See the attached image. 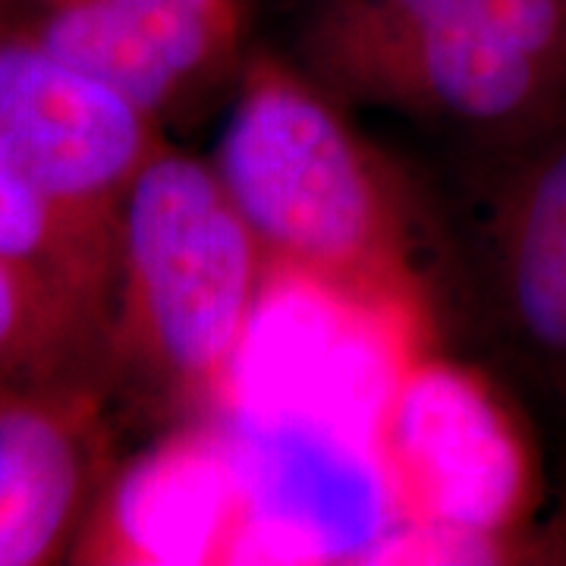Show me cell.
Segmentation results:
<instances>
[{
	"label": "cell",
	"mask_w": 566,
	"mask_h": 566,
	"mask_svg": "<svg viewBox=\"0 0 566 566\" xmlns=\"http://www.w3.org/2000/svg\"><path fill=\"white\" fill-rule=\"evenodd\" d=\"M155 123L0 13V259L85 327L102 356L123 205L158 148Z\"/></svg>",
	"instance_id": "cell-1"
},
{
	"label": "cell",
	"mask_w": 566,
	"mask_h": 566,
	"mask_svg": "<svg viewBox=\"0 0 566 566\" xmlns=\"http://www.w3.org/2000/svg\"><path fill=\"white\" fill-rule=\"evenodd\" d=\"M268 283L262 245L214 167L158 145L123 205L107 394L221 409Z\"/></svg>",
	"instance_id": "cell-2"
},
{
	"label": "cell",
	"mask_w": 566,
	"mask_h": 566,
	"mask_svg": "<svg viewBox=\"0 0 566 566\" xmlns=\"http://www.w3.org/2000/svg\"><path fill=\"white\" fill-rule=\"evenodd\" d=\"M211 167L271 277L406 331L412 286L397 211L375 161L318 92L281 63H252Z\"/></svg>",
	"instance_id": "cell-3"
},
{
	"label": "cell",
	"mask_w": 566,
	"mask_h": 566,
	"mask_svg": "<svg viewBox=\"0 0 566 566\" xmlns=\"http://www.w3.org/2000/svg\"><path fill=\"white\" fill-rule=\"evenodd\" d=\"M214 428L240 497L230 564L397 560L409 538L378 434L340 416L227 400Z\"/></svg>",
	"instance_id": "cell-4"
},
{
	"label": "cell",
	"mask_w": 566,
	"mask_h": 566,
	"mask_svg": "<svg viewBox=\"0 0 566 566\" xmlns=\"http://www.w3.org/2000/svg\"><path fill=\"white\" fill-rule=\"evenodd\" d=\"M378 450L409 526L397 560H491L532 510V453L472 371L403 356L387 387Z\"/></svg>",
	"instance_id": "cell-5"
},
{
	"label": "cell",
	"mask_w": 566,
	"mask_h": 566,
	"mask_svg": "<svg viewBox=\"0 0 566 566\" xmlns=\"http://www.w3.org/2000/svg\"><path fill=\"white\" fill-rule=\"evenodd\" d=\"M98 381L0 385V566L73 554L107 463Z\"/></svg>",
	"instance_id": "cell-6"
},
{
	"label": "cell",
	"mask_w": 566,
	"mask_h": 566,
	"mask_svg": "<svg viewBox=\"0 0 566 566\" xmlns=\"http://www.w3.org/2000/svg\"><path fill=\"white\" fill-rule=\"evenodd\" d=\"M0 13L155 120L240 35V0H0Z\"/></svg>",
	"instance_id": "cell-7"
},
{
	"label": "cell",
	"mask_w": 566,
	"mask_h": 566,
	"mask_svg": "<svg viewBox=\"0 0 566 566\" xmlns=\"http://www.w3.org/2000/svg\"><path fill=\"white\" fill-rule=\"evenodd\" d=\"M237 532L240 497L218 428L182 424L111 465L70 557L129 566L230 560Z\"/></svg>",
	"instance_id": "cell-8"
},
{
	"label": "cell",
	"mask_w": 566,
	"mask_h": 566,
	"mask_svg": "<svg viewBox=\"0 0 566 566\" xmlns=\"http://www.w3.org/2000/svg\"><path fill=\"white\" fill-rule=\"evenodd\" d=\"M494 268L510 331L566 385V111L520 148Z\"/></svg>",
	"instance_id": "cell-9"
},
{
	"label": "cell",
	"mask_w": 566,
	"mask_h": 566,
	"mask_svg": "<svg viewBox=\"0 0 566 566\" xmlns=\"http://www.w3.org/2000/svg\"><path fill=\"white\" fill-rule=\"evenodd\" d=\"M98 340L0 259V385L102 381Z\"/></svg>",
	"instance_id": "cell-10"
}]
</instances>
